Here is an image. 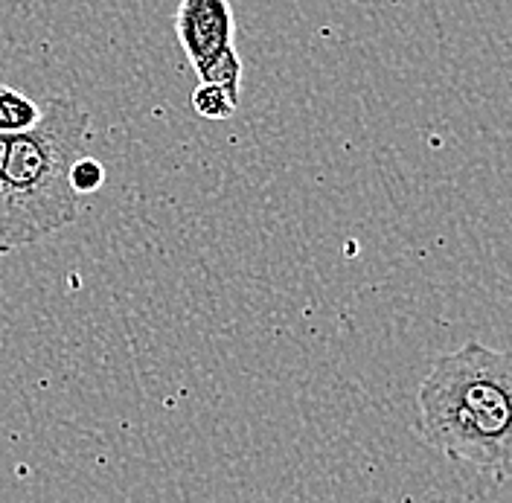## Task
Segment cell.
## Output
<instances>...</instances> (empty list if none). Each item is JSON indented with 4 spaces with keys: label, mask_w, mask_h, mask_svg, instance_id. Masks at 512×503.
Here are the masks:
<instances>
[{
    "label": "cell",
    "mask_w": 512,
    "mask_h": 503,
    "mask_svg": "<svg viewBox=\"0 0 512 503\" xmlns=\"http://www.w3.org/2000/svg\"><path fill=\"white\" fill-rule=\"evenodd\" d=\"M416 434L457 466L512 480V352L469 341L440 355L416 393Z\"/></svg>",
    "instance_id": "obj_1"
},
{
    "label": "cell",
    "mask_w": 512,
    "mask_h": 503,
    "mask_svg": "<svg viewBox=\"0 0 512 503\" xmlns=\"http://www.w3.org/2000/svg\"><path fill=\"white\" fill-rule=\"evenodd\" d=\"M91 117L73 99L53 96L41 105L38 126L12 134L3 163L0 256L35 245L82 213V195L70 187V166L85 155Z\"/></svg>",
    "instance_id": "obj_2"
},
{
    "label": "cell",
    "mask_w": 512,
    "mask_h": 503,
    "mask_svg": "<svg viewBox=\"0 0 512 503\" xmlns=\"http://www.w3.org/2000/svg\"><path fill=\"white\" fill-rule=\"evenodd\" d=\"M175 32L190 59L192 70L201 73L207 64L236 50V21L230 0H181L175 12Z\"/></svg>",
    "instance_id": "obj_3"
},
{
    "label": "cell",
    "mask_w": 512,
    "mask_h": 503,
    "mask_svg": "<svg viewBox=\"0 0 512 503\" xmlns=\"http://www.w3.org/2000/svg\"><path fill=\"white\" fill-rule=\"evenodd\" d=\"M41 105L18 88L0 85V134H24L38 126Z\"/></svg>",
    "instance_id": "obj_4"
},
{
    "label": "cell",
    "mask_w": 512,
    "mask_h": 503,
    "mask_svg": "<svg viewBox=\"0 0 512 503\" xmlns=\"http://www.w3.org/2000/svg\"><path fill=\"white\" fill-rule=\"evenodd\" d=\"M239 102L224 91L222 85H210V82H198V88L192 91V111L204 120H230L236 114Z\"/></svg>",
    "instance_id": "obj_5"
},
{
    "label": "cell",
    "mask_w": 512,
    "mask_h": 503,
    "mask_svg": "<svg viewBox=\"0 0 512 503\" xmlns=\"http://www.w3.org/2000/svg\"><path fill=\"white\" fill-rule=\"evenodd\" d=\"M102 181H105V166L96 158H91V155H82L70 166V187L76 189L79 195L96 192V189L102 187Z\"/></svg>",
    "instance_id": "obj_6"
},
{
    "label": "cell",
    "mask_w": 512,
    "mask_h": 503,
    "mask_svg": "<svg viewBox=\"0 0 512 503\" xmlns=\"http://www.w3.org/2000/svg\"><path fill=\"white\" fill-rule=\"evenodd\" d=\"M9 134H0V210H3V163H6V155H9Z\"/></svg>",
    "instance_id": "obj_7"
}]
</instances>
